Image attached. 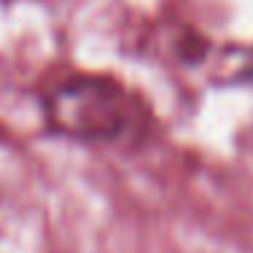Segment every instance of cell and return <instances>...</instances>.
<instances>
[{"mask_svg":"<svg viewBox=\"0 0 253 253\" xmlns=\"http://www.w3.org/2000/svg\"><path fill=\"white\" fill-rule=\"evenodd\" d=\"M56 132L77 141H118L138 129V103L121 83L106 77H71L44 100Z\"/></svg>","mask_w":253,"mask_h":253,"instance_id":"cell-1","label":"cell"}]
</instances>
